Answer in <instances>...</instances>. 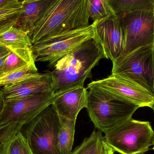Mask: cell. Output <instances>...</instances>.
<instances>
[{"label": "cell", "instance_id": "cell-1", "mask_svg": "<svg viewBox=\"0 0 154 154\" xmlns=\"http://www.w3.org/2000/svg\"><path fill=\"white\" fill-rule=\"evenodd\" d=\"M87 0H53L29 32L32 45L89 25Z\"/></svg>", "mask_w": 154, "mask_h": 154}, {"label": "cell", "instance_id": "cell-2", "mask_svg": "<svg viewBox=\"0 0 154 154\" xmlns=\"http://www.w3.org/2000/svg\"><path fill=\"white\" fill-rule=\"evenodd\" d=\"M104 56L95 39L84 42L59 61L51 71L55 93L59 94L76 88L84 87L87 78H91L92 69Z\"/></svg>", "mask_w": 154, "mask_h": 154}, {"label": "cell", "instance_id": "cell-3", "mask_svg": "<svg viewBox=\"0 0 154 154\" xmlns=\"http://www.w3.org/2000/svg\"><path fill=\"white\" fill-rule=\"evenodd\" d=\"M89 90L87 112L98 131L104 134L132 118L140 108L131 102L109 98L98 90Z\"/></svg>", "mask_w": 154, "mask_h": 154}, {"label": "cell", "instance_id": "cell-4", "mask_svg": "<svg viewBox=\"0 0 154 154\" xmlns=\"http://www.w3.org/2000/svg\"><path fill=\"white\" fill-rule=\"evenodd\" d=\"M154 132L151 123L129 119L104 134L103 140L114 152L144 154L153 145Z\"/></svg>", "mask_w": 154, "mask_h": 154}, {"label": "cell", "instance_id": "cell-5", "mask_svg": "<svg viewBox=\"0 0 154 154\" xmlns=\"http://www.w3.org/2000/svg\"><path fill=\"white\" fill-rule=\"evenodd\" d=\"M95 37L94 24L86 27L47 38L33 44L34 61L48 62L52 68L62 58L84 42Z\"/></svg>", "mask_w": 154, "mask_h": 154}, {"label": "cell", "instance_id": "cell-6", "mask_svg": "<svg viewBox=\"0 0 154 154\" xmlns=\"http://www.w3.org/2000/svg\"><path fill=\"white\" fill-rule=\"evenodd\" d=\"M112 63L111 74L130 80L154 96V44L122 55Z\"/></svg>", "mask_w": 154, "mask_h": 154}, {"label": "cell", "instance_id": "cell-7", "mask_svg": "<svg viewBox=\"0 0 154 154\" xmlns=\"http://www.w3.org/2000/svg\"><path fill=\"white\" fill-rule=\"evenodd\" d=\"M60 118L51 105L21 130L33 154H60L58 136Z\"/></svg>", "mask_w": 154, "mask_h": 154}, {"label": "cell", "instance_id": "cell-8", "mask_svg": "<svg viewBox=\"0 0 154 154\" xmlns=\"http://www.w3.org/2000/svg\"><path fill=\"white\" fill-rule=\"evenodd\" d=\"M87 89L98 90L109 98L131 102L140 108H152L154 103V96L148 90L130 80L115 74L92 81Z\"/></svg>", "mask_w": 154, "mask_h": 154}, {"label": "cell", "instance_id": "cell-9", "mask_svg": "<svg viewBox=\"0 0 154 154\" xmlns=\"http://www.w3.org/2000/svg\"><path fill=\"white\" fill-rule=\"evenodd\" d=\"M118 17L125 31V48L122 55L154 44V11L133 12Z\"/></svg>", "mask_w": 154, "mask_h": 154}, {"label": "cell", "instance_id": "cell-10", "mask_svg": "<svg viewBox=\"0 0 154 154\" xmlns=\"http://www.w3.org/2000/svg\"><path fill=\"white\" fill-rule=\"evenodd\" d=\"M55 96L52 90L20 100L5 101L0 125L16 123L25 125L52 105Z\"/></svg>", "mask_w": 154, "mask_h": 154}, {"label": "cell", "instance_id": "cell-11", "mask_svg": "<svg viewBox=\"0 0 154 154\" xmlns=\"http://www.w3.org/2000/svg\"><path fill=\"white\" fill-rule=\"evenodd\" d=\"M93 23L94 39L99 45L104 58L114 62L123 55L125 50V31L120 19L114 14Z\"/></svg>", "mask_w": 154, "mask_h": 154}, {"label": "cell", "instance_id": "cell-12", "mask_svg": "<svg viewBox=\"0 0 154 154\" xmlns=\"http://www.w3.org/2000/svg\"><path fill=\"white\" fill-rule=\"evenodd\" d=\"M5 101H14L48 91H55L53 77L48 71L39 76L28 79L1 89Z\"/></svg>", "mask_w": 154, "mask_h": 154}, {"label": "cell", "instance_id": "cell-13", "mask_svg": "<svg viewBox=\"0 0 154 154\" xmlns=\"http://www.w3.org/2000/svg\"><path fill=\"white\" fill-rule=\"evenodd\" d=\"M88 91L86 88L80 87L55 94L51 105L60 118L76 121L79 112L87 107Z\"/></svg>", "mask_w": 154, "mask_h": 154}, {"label": "cell", "instance_id": "cell-14", "mask_svg": "<svg viewBox=\"0 0 154 154\" xmlns=\"http://www.w3.org/2000/svg\"><path fill=\"white\" fill-rule=\"evenodd\" d=\"M0 42L27 64L37 68L32 52L33 45L27 32L13 26L0 34Z\"/></svg>", "mask_w": 154, "mask_h": 154}, {"label": "cell", "instance_id": "cell-15", "mask_svg": "<svg viewBox=\"0 0 154 154\" xmlns=\"http://www.w3.org/2000/svg\"><path fill=\"white\" fill-rule=\"evenodd\" d=\"M53 1H22L21 12L14 26L29 33Z\"/></svg>", "mask_w": 154, "mask_h": 154}, {"label": "cell", "instance_id": "cell-16", "mask_svg": "<svg viewBox=\"0 0 154 154\" xmlns=\"http://www.w3.org/2000/svg\"><path fill=\"white\" fill-rule=\"evenodd\" d=\"M22 10V1L8 0L0 6V34L15 26Z\"/></svg>", "mask_w": 154, "mask_h": 154}, {"label": "cell", "instance_id": "cell-17", "mask_svg": "<svg viewBox=\"0 0 154 154\" xmlns=\"http://www.w3.org/2000/svg\"><path fill=\"white\" fill-rule=\"evenodd\" d=\"M109 2L118 16L138 11H154V0H109Z\"/></svg>", "mask_w": 154, "mask_h": 154}, {"label": "cell", "instance_id": "cell-18", "mask_svg": "<svg viewBox=\"0 0 154 154\" xmlns=\"http://www.w3.org/2000/svg\"><path fill=\"white\" fill-rule=\"evenodd\" d=\"M60 118V126L58 136L59 154H70L74 144L76 121Z\"/></svg>", "mask_w": 154, "mask_h": 154}, {"label": "cell", "instance_id": "cell-19", "mask_svg": "<svg viewBox=\"0 0 154 154\" xmlns=\"http://www.w3.org/2000/svg\"><path fill=\"white\" fill-rule=\"evenodd\" d=\"M87 8L89 17L93 22L115 14L109 0H87Z\"/></svg>", "mask_w": 154, "mask_h": 154}, {"label": "cell", "instance_id": "cell-20", "mask_svg": "<svg viewBox=\"0 0 154 154\" xmlns=\"http://www.w3.org/2000/svg\"><path fill=\"white\" fill-rule=\"evenodd\" d=\"M24 125L13 123L0 125V154H9V146Z\"/></svg>", "mask_w": 154, "mask_h": 154}, {"label": "cell", "instance_id": "cell-21", "mask_svg": "<svg viewBox=\"0 0 154 154\" xmlns=\"http://www.w3.org/2000/svg\"><path fill=\"white\" fill-rule=\"evenodd\" d=\"M102 139V133L94 130L70 154H98Z\"/></svg>", "mask_w": 154, "mask_h": 154}, {"label": "cell", "instance_id": "cell-22", "mask_svg": "<svg viewBox=\"0 0 154 154\" xmlns=\"http://www.w3.org/2000/svg\"><path fill=\"white\" fill-rule=\"evenodd\" d=\"M41 73L30 67L0 76V87L14 85L28 79L39 76Z\"/></svg>", "mask_w": 154, "mask_h": 154}, {"label": "cell", "instance_id": "cell-23", "mask_svg": "<svg viewBox=\"0 0 154 154\" xmlns=\"http://www.w3.org/2000/svg\"><path fill=\"white\" fill-rule=\"evenodd\" d=\"M28 67H30L38 71L37 68H34L30 66L24 61L19 58L18 56L11 52L4 63L1 76Z\"/></svg>", "mask_w": 154, "mask_h": 154}, {"label": "cell", "instance_id": "cell-24", "mask_svg": "<svg viewBox=\"0 0 154 154\" xmlns=\"http://www.w3.org/2000/svg\"><path fill=\"white\" fill-rule=\"evenodd\" d=\"M9 154H33L21 130L16 135L9 146Z\"/></svg>", "mask_w": 154, "mask_h": 154}, {"label": "cell", "instance_id": "cell-25", "mask_svg": "<svg viewBox=\"0 0 154 154\" xmlns=\"http://www.w3.org/2000/svg\"><path fill=\"white\" fill-rule=\"evenodd\" d=\"M11 52V51L7 47L0 42V76L4 63Z\"/></svg>", "mask_w": 154, "mask_h": 154}, {"label": "cell", "instance_id": "cell-26", "mask_svg": "<svg viewBox=\"0 0 154 154\" xmlns=\"http://www.w3.org/2000/svg\"><path fill=\"white\" fill-rule=\"evenodd\" d=\"M114 152L112 148L109 146L104 142L102 139L100 143V148L98 154H114Z\"/></svg>", "mask_w": 154, "mask_h": 154}, {"label": "cell", "instance_id": "cell-27", "mask_svg": "<svg viewBox=\"0 0 154 154\" xmlns=\"http://www.w3.org/2000/svg\"><path fill=\"white\" fill-rule=\"evenodd\" d=\"M5 100L4 98L3 95L2 90H0V116L2 115L4 106Z\"/></svg>", "mask_w": 154, "mask_h": 154}, {"label": "cell", "instance_id": "cell-28", "mask_svg": "<svg viewBox=\"0 0 154 154\" xmlns=\"http://www.w3.org/2000/svg\"><path fill=\"white\" fill-rule=\"evenodd\" d=\"M8 1V0H0V6L7 2Z\"/></svg>", "mask_w": 154, "mask_h": 154}, {"label": "cell", "instance_id": "cell-29", "mask_svg": "<svg viewBox=\"0 0 154 154\" xmlns=\"http://www.w3.org/2000/svg\"><path fill=\"white\" fill-rule=\"evenodd\" d=\"M152 108L153 110V111L154 112V103L152 107Z\"/></svg>", "mask_w": 154, "mask_h": 154}, {"label": "cell", "instance_id": "cell-30", "mask_svg": "<svg viewBox=\"0 0 154 154\" xmlns=\"http://www.w3.org/2000/svg\"><path fill=\"white\" fill-rule=\"evenodd\" d=\"M153 146H154V147H153V150H154V140H153Z\"/></svg>", "mask_w": 154, "mask_h": 154}]
</instances>
